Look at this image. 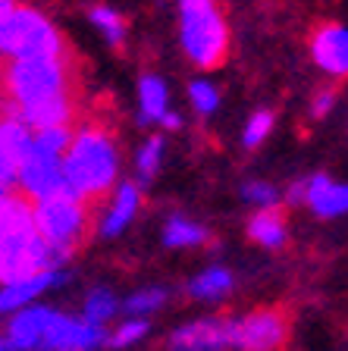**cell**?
I'll return each mask as SVG.
<instances>
[{
	"label": "cell",
	"instance_id": "obj_28",
	"mask_svg": "<svg viewBox=\"0 0 348 351\" xmlns=\"http://www.w3.org/2000/svg\"><path fill=\"white\" fill-rule=\"evenodd\" d=\"M242 197H245L248 204H254V207H276L279 191H276L270 182H248L245 189H242Z\"/></svg>",
	"mask_w": 348,
	"mask_h": 351
},
{
	"label": "cell",
	"instance_id": "obj_19",
	"mask_svg": "<svg viewBox=\"0 0 348 351\" xmlns=\"http://www.w3.org/2000/svg\"><path fill=\"white\" fill-rule=\"evenodd\" d=\"M232 289V273L223 270V267H211V270H204L201 276H195L189 282V295L195 301H220L226 298Z\"/></svg>",
	"mask_w": 348,
	"mask_h": 351
},
{
	"label": "cell",
	"instance_id": "obj_17",
	"mask_svg": "<svg viewBox=\"0 0 348 351\" xmlns=\"http://www.w3.org/2000/svg\"><path fill=\"white\" fill-rule=\"evenodd\" d=\"M138 107H141L138 119L145 125L160 123L170 113V95L160 75H141V82H138Z\"/></svg>",
	"mask_w": 348,
	"mask_h": 351
},
{
	"label": "cell",
	"instance_id": "obj_11",
	"mask_svg": "<svg viewBox=\"0 0 348 351\" xmlns=\"http://www.w3.org/2000/svg\"><path fill=\"white\" fill-rule=\"evenodd\" d=\"M66 282V273L60 267H47V270L29 273V276L10 279L0 285V314H13L25 304H35V298H41L44 292H51L57 285Z\"/></svg>",
	"mask_w": 348,
	"mask_h": 351
},
{
	"label": "cell",
	"instance_id": "obj_6",
	"mask_svg": "<svg viewBox=\"0 0 348 351\" xmlns=\"http://www.w3.org/2000/svg\"><path fill=\"white\" fill-rule=\"evenodd\" d=\"M73 138L69 125H54V129H35L25 147L19 167V191L25 197H41L63 182V157Z\"/></svg>",
	"mask_w": 348,
	"mask_h": 351
},
{
	"label": "cell",
	"instance_id": "obj_30",
	"mask_svg": "<svg viewBox=\"0 0 348 351\" xmlns=\"http://www.w3.org/2000/svg\"><path fill=\"white\" fill-rule=\"evenodd\" d=\"M160 125H163V129H179V125H182V119H179V113H173V110H170L167 117L160 119Z\"/></svg>",
	"mask_w": 348,
	"mask_h": 351
},
{
	"label": "cell",
	"instance_id": "obj_7",
	"mask_svg": "<svg viewBox=\"0 0 348 351\" xmlns=\"http://www.w3.org/2000/svg\"><path fill=\"white\" fill-rule=\"evenodd\" d=\"M57 53H69L57 25L32 7H13V13L0 25V57L22 60L57 57Z\"/></svg>",
	"mask_w": 348,
	"mask_h": 351
},
{
	"label": "cell",
	"instance_id": "obj_10",
	"mask_svg": "<svg viewBox=\"0 0 348 351\" xmlns=\"http://www.w3.org/2000/svg\"><path fill=\"white\" fill-rule=\"evenodd\" d=\"M29 138L32 129L7 110V117H0V195H10L19 189V167Z\"/></svg>",
	"mask_w": 348,
	"mask_h": 351
},
{
	"label": "cell",
	"instance_id": "obj_23",
	"mask_svg": "<svg viewBox=\"0 0 348 351\" xmlns=\"http://www.w3.org/2000/svg\"><path fill=\"white\" fill-rule=\"evenodd\" d=\"M91 22H95L97 29L104 32V38H107L113 47H119V44L126 41V22H123V16L116 13V10L95 7V10H91Z\"/></svg>",
	"mask_w": 348,
	"mask_h": 351
},
{
	"label": "cell",
	"instance_id": "obj_2",
	"mask_svg": "<svg viewBox=\"0 0 348 351\" xmlns=\"http://www.w3.org/2000/svg\"><path fill=\"white\" fill-rule=\"evenodd\" d=\"M119 173V147L113 132L101 123H88L73 132L63 157V182L73 185L82 197L95 201L107 195Z\"/></svg>",
	"mask_w": 348,
	"mask_h": 351
},
{
	"label": "cell",
	"instance_id": "obj_18",
	"mask_svg": "<svg viewBox=\"0 0 348 351\" xmlns=\"http://www.w3.org/2000/svg\"><path fill=\"white\" fill-rule=\"evenodd\" d=\"M248 235H251V241L264 245V248H279L286 241L283 213L276 210V207H261V210L248 219Z\"/></svg>",
	"mask_w": 348,
	"mask_h": 351
},
{
	"label": "cell",
	"instance_id": "obj_24",
	"mask_svg": "<svg viewBox=\"0 0 348 351\" xmlns=\"http://www.w3.org/2000/svg\"><path fill=\"white\" fill-rule=\"evenodd\" d=\"M189 101H192V107L201 113V117H211L213 110L220 107V91L211 85V82H192L189 85Z\"/></svg>",
	"mask_w": 348,
	"mask_h": 351
},
{
	"label": "cell",
	"instance_id": "obj_32",
	"mask_svg": "<svg viewBox=\"0 0 348 351\" xmlns=\"http://www.w3.org/2000/svg\"><path fill=\"white\" fill-rule=\"evenodd\" d=\"M13 7H16V0H0V25H3V19L13 13Z\"/></svg>",
	"mask_w": 348,
	"mask_h": 351
},
{
	"label": "cell",
	"instance_id": "obj_9",
	"mask_svg": "<svg viewBox=\"0 0 348 351\" xmlns=\"http://www.w3.org/2000/svg\"><path fill=\"white\" fill-rule=\"evenodd\" d=\"M101 345H107V332L101 323L54 311L38 351H95Z\"/></svg>",
	"mask_w": 348,
	"mask_h": 351
},
{
	"label": "cell",
	"instance_id": "obj_4",
	"mask_svg": "<svg viewBox=\"0 0 348 351\" xmlns=\"http://www.w3.org/2000/svg\"><path fill=\"white\" fill-rule=\"evenodd\" d=\"M32 213L57 263L69 261L88 232V197H82L73 185L60 182L57 189L32 201Z\"/></svg>",
	"mask_w": 348,
	"mask_h": 351
},
{
	"label": "cell",
	"instance_id": "obj_3",
	"mask_svg": "<svg viewBox=\"0 0 348 351\" xmlns=\"http://www.w3.org/2000/svg\"><path fill=\"white\" fill-rule=\"evenodd\" d=\"M0 85H3V95L10 97L7 110H25L51 97L73 95V60L69 53L7 60L0 73Z\"/></svg>",
	"mask_w": 348,
	"mask_h": 351
},
{
	"label": "cell",
	"instance_id": "obj_12",
	"mask_svg": "<svg viewBox=\"0 0 348 351\" xmlns=\"http://www.w3.org/2000/svg\"><path fill=\"white\" fill-rule=\"evenodd\" d=\"M311 53L314 63L327 75H336V79L348 75V25H339V22L320 25L311 38Z\"/></svg>",
	"mask_w": 348,
	"mask_h": 351
},
{
	"label": "cell",
	"instance_id": "obj_33",
	"mask_svg": "<svg viewBox=\"0 0 348 351\" xmlns=\"http://www.w3.org/2000/svg\"><path fill=\"white\" fill-rule=\"evenodd\" d=\"M0 351H16V348H13V345H10V342H7V336H3V332H0Z\"/></svg>",
	"mask_w": 348,
	"mask_h": 351
},
{
	"label": "cell",
	"instance_id": "obj_8",
	"mask_svg": "<svg viewBox=\"0 0 348 351\" xmlns=\"http://www.w3.org/2000/svg\"><path fill=\"white\" fill-rule=\"evenodd\" d=\"M289 323L283 311H254L248 317L229 320V348L235 351H276L283 348Z\"/></svg>",
	"mask_w": 348,
	"mask_h": 351
},
{
	"label": "cell",
	"instance_id": "obj_22",
	"mask_svg": "<svg viewBox=\"0 0 348 351\" xmlns=\"http://www.w3.org/2000/svg\"><path fill=\"white\" fill-rule=\"evenodd\" d=\"M160 160H163V138L151 135L138 151V179H141V185H151V179L160 169Z\"/></svg>",
	"mask_w": 348,
	"mask_h": 351
},
{
	"label": "cell",
	"instance_id": "obj_27",
	"mask_svg": "<svg viewBox=\"0 0 348 351\" xmlns=\"http://www.w3.org/2000/svg\"><path fill=\"white\" fill-rule=\"evenodd\" d=\"M145 332H148V323L145 320H126V323H119V326H116L113 332L107 336V345H110V348H126V345L138 342Z\"/></svg>",
	"mask_w": 348,
	"mask_h": 351
},
{
	"label": "cell",
	"instance_id": "obj_31",
	"mask_svg": "<svg viewBox=\"0 0 348 351\" xmlns=\"http://www.w3.org/2000/svg\"><path fill=\"white\" fill-rule=\"evenodd\" d=\"M289 201H292V204H298V201H305V185H301V182L292 185V189H289Z\"/></svg>",
	"mask_w": 348,
	"mask_h": 351
},
{
	"label": "cell",
	"instance_id": "obj_1",
	"mask_svg": "<svg viewBox=\"0 0 348 351\" xmlns=\"http://www.w3.org/2000/svg\"><path fill=\"white\" fill-rule=\"evenodd\" d=\"M47 267H60V263L35 226L32 197H25L22 191L0 195V282Z\"/></svg>",
	"mask_w": 348,
	"mask_h": 351
},
{
	"label": "cell",
	"instance_id": "obj_21",
	"mask_svg": "<svg viewBox=\"0 0 348 351\" xmlns=\"http://www.w3.org/2000/svg\"><path fill=\"white\" fill-rule=\"evenodd\" d=\"M119 311V301L113 298V292H107V289H95V292H88L85 304H82V317L91 323H107L110 317Z\"/></svg>",
	"mask_w": 348,
	"mask_h": 351
},
{
	"label": "cell",
	"instance_id": "obj_13",
	"mask_svg": "<svg viewBox=\"0 0 348 351\" xmlns=\"http://www.w3.org/2000/svg\"><path fill=\"white\" fill-rule=\"evenodd\" d=\"M229 348V320L204 317V320L185 323L170 339V351H223Z\"/></svg>",
	"mask_w": 348,
	"mask_h": 351
},
{
	"label": "cell",
	"instance_id": "obj_26",
	"mask_svg": "<svg viewBox=\"0 0 348 351\" xmlns=\"http://www.w3.org/2000/svg\"><path fill=\"white\" fill-rule=\"evenodd\" d=\"M270 129H273V113H270V110L251 113V119H248V125H245V138H242L245 147H257L270 135Z\"/></svg>",
	"mask_w": 348,
	"mask_h": 351
},
{
	"label": "cell",
	"instance_id": "obj_25",
	"mask_svg": "<svg viewBox=\"0 0 348 351\" xmlns=\"http://www.w3.org/2000/svg\"><path fill=\"white\" fill-rule=\"evenodd\" d=\"M163 304H167V289H141V292L126 298L129 314H151V311H157Z\"/></svg>",
	"mask_w": 348,
	"mask_h": 351
},
{
	"label": "cell",
	"instance_id": "obj_20",
	"mask_svg": "<svg viewBox=\"0 0 348 351\" xmlns=\"http://www.w3.org/2000/svg\"><path fill=\"white\" fill-rule=\"evenodd\" d=\"M204 241H207V229L185 217H173L163 226V245L167 248H198Z\"/></svg>",
	"mask_w": 348,
	"mask_h": 351
},
{
	"label": "cell",
	"instance_id": "obj_29",
	"mask_svg": "<svg viewBox=\"0 0 348 351\" xmlns=\"http://www.w3.org/2000/svg\"><path fill=\"white\" fill-rule=\"evenodd\" d=\"M333 104H336V91H320L317 101H314V117L323 119L329 110H333Z\"/></svg>",
	"mask_w": 348,
	"mask_h": 351
},
{
	"label": "cell",
	"instance_id": "obj_5",
	"mask_svg": "<svg viewBox=\"0 0 348 351\" xmlns=\"http://www.w3.org/2000/svg\"><path fill=\"white\" fill-rule=\"evenodd\" d=\"M182 51L201 69H217L229 51V29L217 0H182L179 3Z\"/></svg>",
	"mask_w": 348,
	"mask_h": 351
},
{
	"label": "cell",
	"instance_id": "obj_14",
	"mask_svg": "<svg viewBox=\"0 0 348 351\" xmlns=\"http://www.w3.org/2000/svg\"><path fill=\"white\" fill-rule=\"evenodd\" d=\"M51 314H54V307H38V304L19 307V311H13V317H10L3 336H7V342L13 345L16 351H38Z\"/></svg>",
	"mask_w": 348,
	"mask_h": 351
},
{
	"label": "cell",
	"instance_id": "obj_16",
	"mask_svg": "<svg viewBox=\"0 0 348 351\" xmlns=\"http://www.w3.org/2000/svg\"><path fill=\"white\" fill-rule=\"evenodd\" d=\"M138 207H141V189L132 182H123L116 189V197H113V204L107 207V213H104L101 226H97L104 239H113V235L126 232V226L135 219Z\"/></svg>",
	"mask_w": 348,
	"mask_h": 351
},
{
	"label": "cell",
	"instance_id": "obj_15",
	"mask_svg": "<svg viewBox=\"0 0 348 351\" xmlns=\"http://www.w3.org/2000/svg\"><path fill=\"white\" fill-rule=\"evenodd\" d=\"M305 201H308V207L323 219L345 217L348 213V185L336 182L329 176H314L311 182L305 185Z\"/></svg>",
	"mask_w": 348,
	"mask_h": 351
}]
</instances>
